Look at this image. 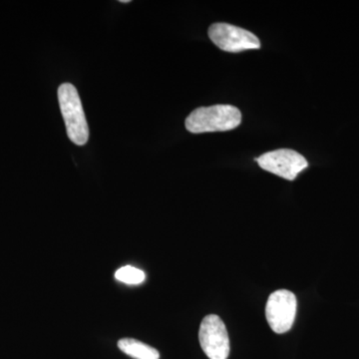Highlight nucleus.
I'll list each match as a JSON object with an SVG mask.
<instances>
[{
	"instance_id": "1",
	"label": "nucleus",
	"mask_w": 359,
	"mask_h": 359,
	"mask_svg": "<svg viewBox=\"0 0 359 359\" xmlns=\"http://www.w3.org/2000/svg\"><path fill=\"white\" fill-rule=\"evenodd\" d=\"M242 113L235 106L214 105L200 107L187 117L185 125L193 134L230 131L240 126Z\"/></svg>"
},
{
	"instance_id": "2",
	"label": "nucleus",
	"mask_w": 359,
	"mask_h": 359,
	"mask_svg": "<svg viewBox=\"0 0 359 359\" xmlns=\"http://www.w3.org/2000/svg\"><path fill=\"white\" fill-rule=\"evenodd\" d=\"M58 101L70 140L76 145H85L88 142L89 128L77 89L70 83L61 84Z\"/></svg>"
},
{
	"instance_id": "3",
	"label": "nucleus",
	"mask_w": 359,
	"mask_h": 359,
	"mask_svg": "<svg viewBox=\"0 0 359 359\" xmlns=\"http://www.w3.org/2000/svg\"><path fill=\"white\" fill-rule=\"evenodd\" d=\"M297 301L294 292L280 290L269 295L266 306V318L276 334L290 332L297 316Z\"/></svg>"
},
{
	"instance_id": "4",
	"label": "nucleus",
	"mask_w": 359,
	"mask_h": 359,
	"mask_svg": "<svg viewBox=\"0 0 359 359\" xmlns=\"http://www.w3.org/2000/svg\"><path fill=\"white\" fill-rule=\"evenodd\" d=\"M201 346L210 359H226L230 354V339L224 321L216 314L205 316L199 330Z\"/></svg>"
},
{
	"instance_id": "5",
	"label": "nucleus",
	"mask_w": 359,
	"mask_h": 359,
	"mask_svg": "<svg viewBox=\"0 0 359 359\" xmlns=\"http://www.w3.org/2000/svg\"><path fill=\"white\" fill-rule=\"evenodd\" d=\"M255 160L262 169L289 181H294L297 175L309 166L304 156L290 149L271 151Z\"/></svg>"
},
{
	"instance_id": "6",
	"label": "nucleus",
	"mask_w": 359,
	"mask_h": 359,
	"mask_svg": "<svg viewBox=\"0 0 359 359\" xmlns=\"http://www.w3.org/2000/svg\"><path fill=\"white\" fill-rule=\"evenodd\" d=\"M208 33L214 44L224 51L241 52L261 47V42L254 33L228 23H214Z\"/></svg>"
},
{
	"instance_id": "7",
	"label": "nucleus",
	"mask_w": 359,
	"mask_h": 359,
	"mask_svg": "<svg viewBox=\"0 0 359 359\" xmlns=\"http://www.w3.org/2000/svg\"><path fill=\"white\" fill-rule=\"evenodd\" d=\"M120 351L135 359H159L160 353L154 347L134 339H122L118 341Z\"/></svg>"
},
{
	"instance_id": "8",
	"label": "nucleus",
	"mask_w": 359,
	"mask_h": 359,
	"mask_svg": "<svg viewBox=\"0 0 359 359\" xmlns=\"http://www.w3.org/2000/svg\"><path fill=\"white\" fill-rule=\"evenodd\" d=\"M115 278L127 285H139L145 280L146 275L141 269L126 266L116 271Z\"/></svg>"
},
{
	"instance_id": "9",
	"label": "nucleus",
	"mask_w": 359,
	"mask_h": 359,
	"mask_svg": "<svg viewBox=\"0 0 359 359\" xmlns=\"http://www.w3.org/2000/svg\"><path fill=\"white\" fill-rule=\"evenodd\" d=\"M119 2H121V4H129V0H120Z\"/></svg>"
}]
</instances>
